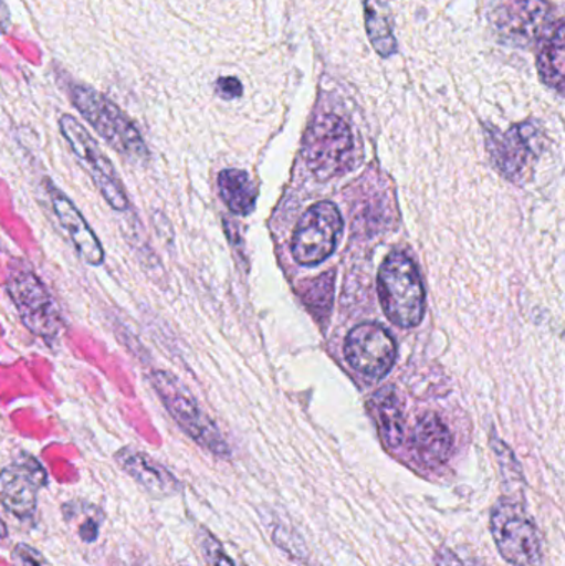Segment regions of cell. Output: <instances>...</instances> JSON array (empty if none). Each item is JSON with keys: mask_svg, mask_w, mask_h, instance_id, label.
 <instances>
[{"mask_svg": "<svg viewBox=\"0 0 565 566\" xmlns=\"http://www.w3.org/2000/svg\"><path fill=\"white\" fill-rule=\"evenodd\" d=\"M46 191H49L56 221H59L60 228L65 232L79 258L92 268H100V265L105 264V249H103L102 242L96 238L95 232L90 228L79 208L73 205L72 199L50 181H46Z\"/></svg>", "mask_w": 565, "mask_h": 566, "instance_id": "12", "label": "cell"}, {"mask_svg": "<svg viewBox=\"0 0 565 566\" xmlns=\"http://www.w3.org/2000/svg\"><path fill=\"white\" fill-rule=\"evenodd\" d=\"M493 451L500 464V474L503 485L510 491L523 492L524 474L514 452L501 439L493 438Z\"/></svg>", "mask_w": 565, "mask_h": 566, "instance_id": "20", "label": "cell"}, {"mask_svg": "<svg viewBox=\"0 0 565 566\" xmlns=\"http://www.w3.org/2000/svg\"><path fill=\"white\" fill-rule=\"evenodd\" d=\"M334 272H328L302 285V300L321 322H324L334 302Z\"/></svg>", "mask_w": 565, "mask_h": 566, "instance_id": "19", "label": "cell"}, {"mask_svg": "<svg viewBox=\"0 0 565 566\" xmlns=\"http://www.w3.org/2000/svg\"><path fill=\"white\" fill-rule=\"evenodd\" d=\"M372 412L377 421L378 431L388 449H398L404 444L405 418L397 392L385 386L372 398Z\"/></svg>", "mask_w": 565, "mask_h": 566, "instance_id": "16", "label": "cell"}, {"mask_svg": "<svg viewBox=\"0 0 565 566\" xmlns=\"http://www.w3.org/2000/svg\"><path fill=\"white\" fill-rule=\"evenodd\" d=\"M116 464L125 474H128L139 488L145 489L151 497H172L181 491L178 479L146 452L136 448L119 449L115 454Z\"/></svg>", "mask_w": 565, "mask_h": 566, "instance_id": "13", "label": "cell"}, {"mask_svg": "<svg viewBox=\"0 0 565 566\" xmlns=\"http://www.w3.org/2000/svg\"><path fill=\"white\" fill-rule=\"evenodd\" d=\"M550 19L546 0H498L491 12L494 29L513 45H531L543 35Z\"/></svg>", "mask_w": 565, "mask_h": 566, "instance_id": "11", "label": "cell"}, {"mask_svg": "<svg viewBox=\"0 0 565 566\" xmlns=\"http://www.w3.org/2000/svg\"><path fill=\"white\" fill-rule=\"evenodd\" d=\"M12 565L13 566H49L45 558L42 557L40 552L35 548L29 547L25 544L15 545L12 551Z\"/></svg>", "mask_w": 565, "mask_h": 566, "instance_id": "25", "label": "cell"}, {"mask_svg": "<svg viewBox=\"0 0 565 566\" xmlns=\"http://www.w3.org/2000/svg\"><path fill=\"white\" fill-rule=\"evenodd\" d=\"M344 221L337 206L332 202H318L307 209L294 235H292V255L295 262L305 268H314L334 254Z\"/></svg>", "mask_w": 565, "mask_h": 566, "instance_id": "8", "label": "cell"}, {"mask_svg": "<svg viewBox=\"0 0 565 566\" xmlns=\"http://www.w3.org/2000/svg\"><path fill=\"white\" fill-rule=\"evenodd\" d=\"M367 29L368 35H370L372 43L378 53L384 56L390 55L395 52L397 45H395L394 35H391L390 27L387 25L381 17H378L374 10H368L367 13Z\"/></svg>", "mask_w": 565, "mask_h": 566, "instance_id": "21", "label": "cell"}, {"mask_svg": "<svg viewBox=\"0 0 565 566\" xmlns=\"http://www.w3.org/2000/svg\"><path fill=\"white\" fill-rule=\"evenodd\" d=\"M10 29V10L6 0H0V35Z\"/></svg>", "mask_w": 565, "mask_h": 566, "instance_id": "28", "label": "cell"}, {"mask_svg": "<svg viewBox=\"0 0 565 566\" xmlns=\"http://www.w3.org/2000/svg\"><path fill=\"white\" fill-rule=\"evenodd\" d=\"M272 542H274L284 554L294 558V560L304 562L305 558L308 557V551L302 537H299L294 531L284 527V525H278V527L274 528V532H272Z\"/></svg>", "mask_w": 565, "mask_h": 566, "instance_id": "22", "label": "cell"}, {"mask_svg": "<svg viewBox=\"0 0 565 566\" xmlns=\"http://www.w3.org/2000/svg\"><path fill=\"white\" fill-rule=\"evenodd\" d=\"M418 459L428 468L447 464L453 452V436L440 416L427 415L418 421L414 434Z\"/></svg>", "mask_w": 565, "mask_h": 566, "instance_id": "15", "label": "cell"}, {"mask_svg": "<svg viewBox=\"0 0 565 566\" xmlns=\"http://www.w3.org/2000/svg\"><path fill=\"white\" fill-rule=\"evenodd\" d=\"M7 535H9V532H7L6 522H3L2 517H0V541H3V538H7Z\"/></svg>", "mask_w": 565, "mask_h": 566, "instance_id": "30", "label": "cell"}, {"mask_svg": "<svg viewBox=\"0 0 565 566\" xmlns=\"http://www.w3.org/2000/svg\"><path fill=\"white\" fill-rule=\"evenodd\" d=\"M85 521L79 525V535L86 544H93L98 538L100 524H102V517H100L98 509L90 507V514H85Z\"/></svg>", "mask_w": 565, "mask_h": 566, "instance_id": "26", "label": "cell"}, {"mask_svg": "<svg viewBox=\"0 0 565 566\" xmlns=\"http://www.w3.org/2000/svg\"><path fill=\"white\" fill-rule=\"evenodd\" d=\"M59 128L76 161L85 169L106 205L116 212L129 211L132 205H129L125 186H123L115 166L90 135L88 129L72 115L60 116Z\"/></svg>", "mask_w": 565, "mask_h": 566, "instance_id": "6", "label": "cell"}, {"mask_svg": "<svg viewBox=\"0 0 565 566\" xmlns=\"http://www.w3.org/2000/svg\"><path fill=\"white\" fill-rule=\"evenodd\" d=\"M139 229V224H138ZM138 229H133V238L128 239L132 242V248L136 251V258H138L139 264L145 269L146 274H149V277L155 281V269H158V272L163 271V265L159 264L158 259H156L155 252L149 248V242L146 244L145 235L142 232H138Z\"/></svg>", "mask_w": 565, "mask_h": 566, "instance_id": "24", "label": "cell"}, {"mask_svg": "<svg viewBox=\"0 0 565 566\" xmlns=\"http://www.w3.org/2000/svg\"><path fill=\"white\" fill-rule=\"evenodd\" d=\"M218 188L229 211L238 216H248L254 211L258 191L248 172L241 169H224L219 172Z\"/></svg>", "mask_w": 565, "mask_h": 566, "instance_id": "17", "label": "cell"}, {"mask_svg": "<svg viewBox=\"0 0 565 566\" xmlns=\"http://www.w3.org/2000/svg\"><path fill=\"white\" fill-rule=\"evenodd\" d=\"M491 535L501 557L513 566H543V538L523 502L500 499L491 511Z\"/></svg>", "mask_w": 565, "mask_h": 566, "instance_id": "5", "label": "cell"}, {"mask_svg": "<svg viewBox=\"0 0 565 566\" xmlns=\"http://www.w3.org/2000/svg\"><path fill=\"white\" fill-rule=\"evenodd\" d=\"M354 153L350 126L335 115L315 119L305 135L304 158L318 179L335 178L348 168Z\"/></svg>", "mask_w": 565, "mask_h": 566, "instance_id": "7", "label": "cell"}, {"mask_svg": "<svg viewBox=\"0 0 565 566\" xmlns=\"http://www.w3.org/2000/svg\"><path fill=\"white\" fill-rule=\"evenodd\" d=\"M438 566H464L458 560L457 555L451 554V552H444V554H440L438 557Z\"/></svg>", "mask_w": 565, "mask_h": 566, "instance_id": "29", "label": "cell"}, {"mask_svg": "<svg viewBox=\"0 0 565 566\" xmlns=\"http://www.w3.org/2000/svg\"><path fill=\"white\" fill-rule=\"evenodd\" d=\"M6 290L23 326L49 345L55 343L63 329L62 315L55 298L32 265L22 259H13L9 265Z\"/></svg>", "mask_w": 565, "mask_h": 566, "instance_id": "2", "label": "cell"}, {"mask_svg": "<svg viewBox=\"0 0 565 566\" xmlns=\"http://www.w3.org/2000/svg\"><path fill=\"white\" fill-rule=\"evenodd\" d=\"M70 99L85 122L105 139L113 151L133 165L145 166L149 149L133 119L118 105L92 86L75 83L69 90Z\"/></svg>", "mask_w": 565, "mask_h": 566, "instance_id": "1", "label": "cell"}, {"mask_svg": "<svg viewBox=\"0 0 565 566\" xmlns=\"http://www.w3.org/2000/svg\"><path fill=\"white\" fill-rule=\"evenodd\" d=\"M149 385L155 389L163 406L176 424L188 434L196 444L215 454L216 458H231V449L222 438L218 426L202 411L195 396L188 388L166 369H151L148 375Z\"/></svg>", "mask_w": 565, "mask_h": 566, "instance_id": "3", "label": "cell"}, {"mask_svg": "<svg viewBox=\"0 0 565 566\" xmlns=\"http://www.w3.org/2000/svg\"><path fill=\"white\" fill-rule=\"evenodd\" d=\"M345 358L362 376L380 379L394 368L397 346L384 326L362 323L345 339Z\"/></svg>", "mask_w": 565, "mask_h": 566, "instance_id": "9", "label": "cell"}, {"mask_svg": "<svg viewBox=\"0 0 565 566\" xmlns=\"http://www.w3.org/2000/svg\"><path fill=\"white\" fill-rule=\"evenodd\" d=\"M216 88H218L219 95L226 99L238 98V96L242 95L241 82L238 78H232V76L219 78L218 83H216Z\"/></svg>", "mask_w": 565, "mask_h": 566, "instance_id": "27", "label": "cell"}, {"mask_svg": "<svg viewBox=\"0 0 565 566\" xmlns=\"http://www.w3.org/2000/svg\"><path fill=\"white\" fill-rule=\"evenodd\" d=\"M564 25L557 23L553 35L546 40L537 59L541 78L551 88L564 92Z\"/></svg>", "mask_w": 565, "mask_h": 566, "instance_id": "18", "label": "cell"}, {"mask_svg": "<svg viewBox=\"0 0 565 566\" xmlns=\"http://www.w3.org/2000/svg\"><path fill=\"white\" fill-rule=\"evenodd\" d=\"M540 129L524 123L516 128H511L504 135L494 133L488 139V146L498 169L513 179L523 171L530 155L540 153Z\"/></svg>", "mask_w": 565, "mask_h": 566, "instance_id": "14", "label": "cell"}, {"mask_svg": "<svg viewBox=\"0 0 565 566\" xmlns=\"http://www.w3.org/2000/svg\"><path fill=\"white\" fill-rule=\"evenodd\" d=\"M378 295L385 315L395 325L401 328L420 325L427 296L417 265L404 252H394L381 264L378 274Z\"/></svg>", "mask_w": 565, "mask_h": 566, "instance_id": "4", "label": "cell"}, {"mask_svg": "<svg viewBox=\"0 0 565 566\" xmlns=\"http://www.w3.org/2000/svg\"><path fill=\"white\" fill-rule=\"evenodd\" d=\"M46 482L45 468L33 455H23L0 472V504L20 521H29L35 514L39 491Z\"/></svg>", "mask_w": 565, "mask_h": 566, "instance_id": "10", "label": "cell"}, {"mask_svg": "<svg viewBox=\"0 0 565 566\" xmlns=\"http://www.w3.org/2000/svg\"><path fill=\"white\" fill-rule=\"evenodd\" d=\"M199 545H201L202 555H205L209 566H239L229 557L221 542L206 528L199 531Z\"/></svg>", "mask_w": 565, "mask_h": 566, "instance_id": "23", "label": "cell"}]
</instances>
